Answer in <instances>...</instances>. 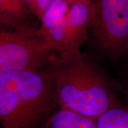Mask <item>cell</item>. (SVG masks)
<instances>
[{
    "mask_svg": "<svg viewBox=\"0 0 128 128\" xmlns=\"http://www.w3.org/2000/svg\"><path fill=\"white\" fill-rule=\"evenodd\" d=\"M52 84L60 108L94 121L115 106L103 78L80 53L58 60Z\"/></svg>",
    "mask_w": 128,
    "mask_h": 128,
    "instance_id": "cell-1",
    "label": "cell"
},
{
    "mask_svg": "<svg viewBox=\"0 0 128 128\" xmlns=\"http://www.w3.org/2000/svg\"><path fill=\"white\" fill-rule=\"evenodd\" d=\"M53 99L52 80L40 70L0 76V128H36Z\"/></svg>",
    "mask_w": 128,
    "mask_h": 128,
    "instance_id": "cell-2",
    "label": "cell"
},
{
    "mask_svg": "<svg viewBox=\"0 0 128 128\" xmlns=\"http://www.w3.org/2000/svg\"><path fill=\"white\" fill-rule=\"evenodd\" d=\"M54 54L50 43L39 28H0V76L40 70Z\"/></svg>",
    "mask_w": 128,
    "mask_h": 128,
    "instance_id": "cell-3",
    "label": "cell"
},
{
    "mask_svg": "<svg viewBox=\"0 0 128 128\" xmlns=\"http://www.w3.org/2000/svg\"><path fill=\"white\" fill-rule=\"evenodd\" d=\"M92 25L98 46L112 56L128 50V0H95Z\"/></svg>",
    "mask_w": 128,
    "mask_h": 128,
    "instance_id": "cell-4",
    "label": "cell"
},
{
    "mask_svg": "<svg viewBox=\"0 0 128 128\" xmlns=\"http://www.w3.org/2000/svg\"><path fill=\"white\" fill-rule=\"evenodd\" d=\"M92 2L90 0H68L65 18L64 38L60 59H67L78 54L92 25Z\"/></svg>",
    "mask_w": 128,
    "mask_h": 128,
    "instance_id": "cell-5",
    "label": "cell"
},
{
    "mask_svg": "<svg viewBox=\"0 0 128 128\" xmlns=\"http://www.w3.org/2000/svg\"><path fill=\"white\" fill-rule=\"evenodd\" d=\"M68 0H53L41 22L39 29L50 43L54 53L59 54L64 38L65 18Z\"/></svg>",
    "mask_w": 128,
    "mask_h": 128,
    "instance_id": "cell-6",
    "label": "cell"
},
{
    "mask_svg": "<svg viewBox=\"0 0 128 128\" xmlns=\"http://www.w3.org/2000/svg\"><path fill=\"white\" fill-rule=\"evenodd\" d=\"M43 128H97L96 121L60 108L48 119Z\"/></svg>",
    "mask_w": 128,
    "mask_h": 128,
    "instance_id": "cell-7",
    "label": "cell"
},
{
    "mask_svg": "<svg viewBox=\"0 0 128 128\" xmlns=\"http://www.w3.org/2000/svg\"><path fill=\"white\" fill-rule=\"evenodd\" d=\"M97 128H128V108L114 106L96 120Z\"/></svg>",
    "mask_w": 128,
    "mask_h": 128,
    "instance_id": "cell-8",
    "label": "cell"
},
{
    "mask_svg": "<svg viewBox=\"0 0 128 128\" xmlns=\"http://www.w3.org/2000/svg\"><path fill=\"white\" fill-rule=\"evenodd\" d=\"M12 26H32L27 24L29 14L32 13L24 4L22 0H3Z\"/></svg>",
    "mask_w": 128,
    "mask_h": 128,
    "instance_id": "cell-9",
    "label": "cell"
},
{
    "mask_svg": "<svg viewBox=\"0 0 128 128\" xmlns=\"http://www.w3.org/2000/svg\"><path fill=\"white\" fill-rule=\"evenodd\" d=\"M53 0H36V12L34 16H36L41 22L48 8L51 4Z\"/></svg>",
    "mask_w": 128,
    "mask_h": 128,
    "instance_id": "cell-10",
    "label": "cell"
},
{
    "mask_svg": "<svg viewBox=\"0 0 128 128\" xmlns=\"http://www.w3.org/2000/svg\"><path fill=\"white\" fill-rule=\"evenodd\" d=\"M24 4L26 6L28 10L32 13V15L34 16L36 12V0H22Z\"/></svg>",
    "mask_w": 128,
    "mask_h": 128,
    "instance_id": "cell-11",
    "label": "cell"
}]
</instances>
